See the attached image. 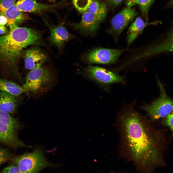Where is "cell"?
Masks as SVG:
<instances>
[{"label": "cell", "instance_id": "6da1fadb", "mask_svg": "<svg viewBox=\"0 0 173 173\" xmlns=\"http://www.w3.org/2000/svg\"><path fill=\"white\" fill-rule=\"evenodd\" d=\"M134 104H125L117 115L121 154L138 172H153L166 165V137L147 116L135 109Z\"/></svg>", "mask_w": 173, "mask_h": 173}, {"label": "cell", "instance_id": "7a4b0ae2", "mask_svg": "<svg viewBox=\"0 0 173 173\" xmlns=\"http://www.w3.org/2000/svg\"><path fill=\"white\" fill-rule=\"evenodd\" d=\"M10 31L0 36V59L9 66L17 62L23 49L31 45L45 46L43 32L37 30L20 27L15 24L8 25Z\"/></svg>", "mask_w": 173, "mask_h": 173}, {"label": "cell", "instance_id": "3957f363", "mask_svg": "<svg viewBox=\"0 0 173 173\" xmlns=\"http://www.w3.org/2000/svg\"><path fill=\"white\" fill-rule=\"evenodd\" d=\"M78 73L94 82L106 92H110L111 86L113 84H126L125 78L117 72L99 66H87L83 68Z\"/></svg>", "mask_w": 173, "mask_h": 173}, {"label": "cell", "instance_id": "277c9868", "mask_svg": "<svg viewBox=\"0 0 173 173\" xmlns=\"http://www.w3.org/2000/svg\"><path fill=\"white\" fill-rule=\"evenodd\" d=\"M10 161L18 167L21 173H38L46 167L60 166L59 164L48 161L39 148H36L31 153L12 156Z\"/></svg>", "mask_w": 173, "mask_h": 173}, {"label": "cell", "instance_id": "5b68a950", "mask_svg": "<svg viewBox=\"0 0 173 173\" xmlns=\"http://www.w3.org/2000/svg\"><path fill=\"white\" fill-rule=\"evenodd\" d=\"M157 82L160 92L159 97L151 103L144 104L140 108L153 122L164 118L173 110L172 99L167 95L164 86L157 78Z\"/></svg>", "mask_w": 173, "mask_h": 173}, {"label": "cell", "instance_id": "8992f818", "mask_svg": "<svg viewBox=\"0 0 173 173\" xmlns=\"http://www.w3.org/2000/svg\"><path fill=\"white\" fill-rule=\"evenodd\" d=\"M54 78L50 70L42 66L31 70L22 86L27 92L35 93L46 92L52 86Z\"/></svg>", "mask_w": 173, "mask_h": 173}, {"label": "cell", "instance_id": "52a82bcc", "mask_svg": "<svg viewBox=\"0 0 173 173\" xmlns=\"http://www.w3.org/2000/svg\"><path fill=\"white\" fill-rule=\"evenodd\" d=\"M124 50V49L94 48L82 54L80 58L82 62L87 64H111L117 62Z\"/></svg>", "mask_w": 173, "mask_h": 173}, {"label": "cell", "instance_id": "ba28073f", "mask_svg": "<svg viewBox=\"0 0 173 173\" xmlns=\"http://www.w3.org/2000/svg\"><path fill=\"white\" fill-rule=\"evenodd\" d=\"M138 14L133 7L126 6L113 18L110 27L107 31L113 36L116 43L123 31Z\"/></svg>", "mask_w": 173, "mask_h": 173}, {"label": "cell", "instance_id": "9c48e42d", "mask_svg": "<svg viewBox=\"0 0 173 173\" xmlns=\"http://www.w3.org/2000/svg\"><path fill=\"white\" fill-rule=\"evenodd\" d=\"M101 22L87 10L83 13L80 21L72 25L75 30L86 36H94Z\"/></svg>", "mask_w": 173, "mask_h": 173}, {"label": "cell", "instance_id": "30bf717a", "mask_svg": "<svg viewBox=\"0 0 173 173\" xmlns=\"http://www.w3.org/2000/svg\"><path fill=\"white\" fill-rule=\"evenodd\" d=\"M25 68L31 70L42 66L48 60V56L39 48L34 47L25 51Z\"/></svg>", "mask_w": 173, "mask_h": 173}, {"label": "cell", "instance_id": "8fae6325", "mask_svg": "<svg viewBox=\"0 0 173 173\" xmlns=\"http://www.w3.org/2000/svg\"><path fill=\"white\" fill-rule=\"evenodd\" d=\"M49 27L50 33L49 41L52 44L57 47L59 50L61 49L65 42L75 37L62 25H50Z\"/></svg>", "mask_w": 173, "mask_h": 173}, {"label": "cell", "instance_id": "7c38bea8", "mask_svg": "<svg viewBox=\"0 0 173 173\" xmlns=\"http://www.w3.org/2000/svg\"><path fill=\"white\" fill-rule=\"evenodd\" d=\"M15 5L20 11L30 12H40L50 9L56 6L41 4L36 0H18Z\"/></svg>", "mask_w": 173, "mask_h": 173}, {"label": "cell", "instance_id": "4fadbf2b", "mask_svg": "<svg viewBox=\"0 0 173 173\" xmlns=\"http://www.w3.org/2000/svg\"><path fill=\"white\" fill-rule=\"evenodd\" d=\"M157 23L156 22L148 23L140 17L137 18L128 28L126 38L128 45H130L142 33L147 25Z\"/></svg>", "mask_w": 173, "mask_h": 173}, {"label": "cell", "instance_id": "5bb4252c", "mask_svg": "<svg viewBox=\"0 0 173 173\" xmlns=\"http://www.w3.org/2000/svg\"><path fill=\"white\" fill-rule=\"evenodd\" d=\"M0 15H3L6 18L8 25L19 24L28 19L27 15L20 11L15 4L5 10L0 11Z\"/></svg>", "mask_w": 173, "mask_h": 173}, {"label": "cell", "instance_id": "9a60e30c", "mask_svg": "<svg viewBox=\"0 0 173 173\" xmlns=\"http://www.w3.org/2000/svg\"><path fill=\"white\" fill-rule=\"evenodd\" d=\"M17 102L15 96L6 92H0V110L13 114L16 109Z\"/></svg>", "mask_w": 173, "mask_h": 173}, {"label": "cell", "instance_id": "2e32d148", "mask_svg": "<svg viewBox=\"0 0 173 173\" xmlns=\"http://www.w3.org/2000/svg\"><path fill=\"white\" fill-rule=\"evenodd\" d=\"M0 90L8 93L14 96H17L27 92L23 87L11 80L0 78Z\"/></svg>", "mask_w": 173, "mask_h": 173}, {"label": "cell", "instance_id": "e0dca14e", "mask_svg": "<svg viewBox=\"0 0 173 173\" xmlns=\"http://www.w3.org/2000/svg\"><path fill=\"white\" fill-rule=\"evenodd\" d=\"M87 10L101 22L106 15L107 9L105 3L94 0L89 6Z\"/></svg>", "mask_w": 173, "mask_h": 173}, {"label": "cell", "instance_id": "ac0fdd59", "mask_svg": "<svg viewBox=\"0 0 173 173\" xmlns=\"http://www.w3.org/2000/svg\"><path fill=\"white\" fill-rule=\"evenodd\" d=\"M154 0H138V5L142 16L145 21L148 22L149 11L153 4Z\"/></svg>", "mask_w": 173, "mask_h": 173}, {"label": "cell", "instance_id": "d6986e66", "mask_svg": "<svg viewBox=\"0 0 173 173\" xmlns=\"http://www.w3.org/2000/svg\"><path fill=\"white\" fill-rule=\"evenodd\" d=\"M94 0H72L73 4L77 10L83 13L87 11Z\"/></svg>", "mask_w": 173, "mask_h": 173}, {"label": "cell", "instance_id": "ffe728a7", "mask_svg": "<svg viewBox=\"0 0 173 173\" xmlns=\"http://www.w3.org/2000/svg\"><path fill=\"white\" fill-rule=\"evenodd\" d=\"M12 154L7 149L0 148V165L10 161Z\"/></svg>", "mask_w": 173, "mask_h": 173}, {"label": "cell", "instance_id": "44dd1931", "mask_svg": "<svg viewBox=\"0 0 173 173\" xmlns=\"http://www.w3.org/2000/svg\"><path fill=\"white\" fill-rule=\"evenodd\" d=\"M173 112L168 114L163 118L162 123L168 127L173 132Z\"/></svg>", "mask_w": 173, "mask_h": 173}, {"label": "cell", "instance_id": "7402d4cb", "mask_svg": "<svg viewBox=\"0 0 173 173\" xmlns=\"http://www.w3.org/2000/svg\"><path fill=\"white\" fill-rule=\"evenodd\" d=\"M16 0H0V11L5 10L14 5Z\"/></svg>", "mask_w": 173, "mask_h": 173}, {"label": "cell", "instance_id": "603a6c76", "mask_svg": "<svg viewBox=\"0 0 173 173\" xmlns=\"http://www.w3.org/2000/svg\"><path fill=\"white\" fill-rule=\"evenodd\" d=\"M3 173H21L19 168L13 164H11L3 169L1 172Z\"/></svg>", "mask_w": 173, "mask_h": 173}, {"label": "cell", "instance_id": "cb8c5ba5", "mask_svg": "<svg viewBox=\"0 0 173 173\" xmlns=\"http://www.w3.org/2000/svg\"><path fill=\"white\" fill-rule=\"evenodd\" d=\"M138 0H126L125 3L126 6L129 7H133L136 5Z\"/></svg>", "mask_w": 173, "mask_h": 173}, {"label": "cell", "instance_id": "d4e9b609", "mask_svg": "<svg viewBox=\"0 0 173 173\" xmlns=\"http://www.w3.org/2000/svg\"><path fill=\"white\" fill-rule=\"evenodd\" d=\"M123 0H106L108 3L112 6H117Z\"/></svg>", "mask_w": 173, "mask_h": 173}, {"label": "cell", "instance_id": "484cf974", "mask_svg": "<svg viewBox=\"0 0 173 173\" xmlns=\"http://www.w3.org/2000/svg\"><path fill=\"white\" fill-rule=\"evenodd\" d=\"M8 20L5 16L0 15V25H5L7 24Z\"/></svg>", "mask_w": 173, "mask_h": 173}, {"label": "cell", "instance_id": "4316f807", "mask_svg": "<svg viewBox=\"0 0 173 173\" xmlns=\"http://www.w3.org/2000/svg\"><path fill=\"white\" fill-rule=\"evenodd\" d=\"M8 32L6 27L5 25H0V34H6Z\"/></svg>", "mask_w": 173, "mask_h": 173}, {"label": "cell", "instance_id": "83f0119b", "mask_svg": "<svg viewBox=\"0 0 173 173\" xmlns=\"http://www.w3.org/2000/svg\"><path fill=\"white\" fill-rule=\"evenodd\" d=\"M50 0L53 1H55V0Z\"/></svg>", "mask_w": 173, "mask_h": 173}]
</instances>
